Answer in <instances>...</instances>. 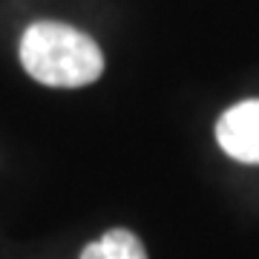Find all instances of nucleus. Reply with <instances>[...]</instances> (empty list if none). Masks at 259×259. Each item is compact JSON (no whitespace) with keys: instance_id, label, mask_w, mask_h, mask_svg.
Wrapping results in <instances>:
<instances>
[{"instance_id":"f257e3e1","label":"nucleus","mask_w":259,"mask_h":259,"mask_svg":"<svg viewBox=\"0 0 259 259\" xmlns=\"http://www.w3.org/2000/svg\"><path fill=\"white\" fill-rule=\"evenodd\" d=\"M20 64L44 87H87L101 78L104 52L81 29L58 20H37L20 37Z\"/></svg>"},{"instance_id":"f03ea898","label":"nucleus","mask_w":259,"mask_h":259,"mask_svg":"<svg viewBox=\"0 0 259 259\" xmlns=\"http://www.w3.org/2000/svg\"><path fill=\"white\" fill-rule=\"evenodd\" d=\"M216 141L242 164H259V101H242L216 124Z\"/></svg>"},{"instance_id":"7ed1b4c3","label":"nucleus","mask_w":259,"mask_h":259,"mask_svg":"<svg viewBox=\"0 0 259 259\" xmlns=\"http://www.w3.org/2000/svg\"><path fill=\"white\" fill-rule=\"evenodd\" d=\"M81 259H147V253L136 233L115 228V231H107L101 239L90 242Z\"/></svg>"}]
</instances>
